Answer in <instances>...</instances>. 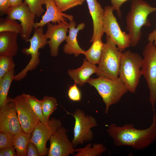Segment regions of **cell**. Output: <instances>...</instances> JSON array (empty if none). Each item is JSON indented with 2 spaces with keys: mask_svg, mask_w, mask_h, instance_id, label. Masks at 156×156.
Returning <instances> with one entry per match:
<instances>
[{
  "mask_svg": "<svg viewBox=\"0 0 156 156\" xmlns=\"http://www.w3.org/2000/svg\"><path fill=\"white\" fill-rule=\"evenodd\" d=\"M107 131L116 146H126L136 150L143 149L156 140L155 114L154 112L152 123L146 129H136L132 124H125L122 127L112 124Z\"/></svg>",
  "mask_w": 156,
  "mask_h": 156,
  "instance_id": "obj_1",
  "label": "cell"
},
{
  "mask_svg": "<svg viewBox=\"0 0 156 156\" xmlns=\"http://www.w3.org/2000/svg\"><path fill=\"white\" fill-rule=\"evenodd\" d=\"M156 11V7H153L143 0H132L130 10L126 17V30L131 40V46H136L142 36L143 26L150 27L149 15Z\"/></svg>",
  "mask_w": 156,
  "mask_h": 156,
  "instance_id": "obj_2",
  "label": "cell"
},
{
  "mask_svg": "<svg viewBox=\"0 0 156 156\" xmlns=\"http://www.w3.org/2000/svg\"><path fill=\"white\" fill-rule=\"evenodd\" d=\"M87 82L94 87L102 98L105 105V113L106 114L108 112L109 107L118 103L128 91L119 77L113 80L101 77L95 79L90 78Z\"/></svg>",
  "mask_w": 156,
  "mask_h": 156,
  "instance_id": "obj_3",
  "label": "cell"
},
{
  "mask_svg": "<svg viewBox=\"0 0 156 156\" xmlns=\"http://www.w3.org/2000/svg\"><path fill=\"white\" fill-rule=\"evenodd\" d=\"M143 58L138 53L129 50L122 52L119 77L128 91L135 93L142 75L141 70Z\"/></svg>",
  "mask_w": 156,
  "mask_h": 156,
  "instance_id": "obj_4",
  "label": "cell"
},
{
  "mask_svg": "<svg viewBox=\"0 0 156 156\" xmlns=\"http://www.w3.org/2000/svg\"><path fill=\"white\" fill-rule=\"evenodd\" d=\"M122 52L110 38L106 36L101 56L97 67V76L111 79L119 77V70Z\"/></svg>",
  "mask_w": 156,
  "mask_h": 156,
  "instance_id": "obj_5",
  "label": "cell"
},
{
  "mask_svg": "<svg viewBox=\"0 0 156 156\" xmlns=\"http://www.w3.org/2000/svg\"><path fill=\"white\" fill-rule=\"evenodd\" d=\"M142 54L141 70L149 90V100L154 111V106L156 102V45L153 42H148Z\"/></svg>",
  "mask_w": 156,
  "mask_h": 156,
  "instance_id": "obj_6",
  "label": "cell"
},
{
  "mask_svg": "<svg viewBox=\"0 0 156 156\" xmlns=\"http://www.w3.org/2000/svg\"><path fill=\"white\" fill-rule=\"evenodd\" d=\"M28 42L30 43L29 47L23 49L22 51L26 55H30L31 59L26 66L18 73L15 75L14 80L16 81H19L24 79L29 71L35 70L39 64L40 53L39 50L44 48L47 44V39L45 36L43 27H39L35 29L32 36L25 42Z\"/></svg>",
  "mask_w": 156,
  "mask_h": 156,
  "instance_id": "obj_7",
  "label": "cell"
},
{
  "mask_svg": "<svg viewBox=\"0 0 156 156\" xmlns=\"http://www.w3.org/2000/svg\"><path fill=\"white\" fill-rule=\"evenodd\" d=\"M104 10L103 31L116 45L118 50L122 52L131 46L130 37L128 33L121 30L114 15L112 6H105Z\"/></svg>",
  "mask_w": 156,
  "mask_h": 156,
  "instance_id": "obj_8",
  "label": "cell"
},
{
  "mask_svg": "<svg viewBox=\"0 0 156 156\" xmlns=\"http://www.w3.org/2000/svg\"><path fill=\"white\" fill-rule=\"evenodd\" d=\"M75 119L73 129L74 137L72 141L74 148L93 139V133L91 128L98 126L97 121L93 116L86 115L80 109H76L73 113L67 112Z\"/></svg>",
  "mask_w": 156,
  "mask_h": 156,
  "instance_id": "obj_9",
  "label": "cell"
},
{
  "mask_svg": "<svg viewBox=\"0 0 156 156\" xmlns=\"http://www.w3.org/2000/svg\"><path fill=\"white\" fill-rule=\"evenodd\" d=\"M62 126L60 120L52 118L47 124L40 121L35 127L31 141L36 146L40 156L47 155L49 149L46 147L47 142L55 131Z\"/></svg>",
  "mask_w": 156,
  "mask_h": 156,
  "instance_id": "obj_10",
  "label": "cell"
},
{
  "mask_svg": "<svg viewBox=\"0 0 156 156\" xmlns=\"http://www.w3.org/2000/svg\"><path fill=\"white\" fill-rule=\"evenodd\" d=\"M7 15V18L20 22L22 28L20 36L26 42L29 38L34 29L36 15L31 12L28 5L24 2L16 6L11 7Z\"/></svg>",
  "mask_w": 156,
  "mask_h": 156,
  "instance_id": "obj_11",
  "label": "cell"
},
{
  "mask_svg": "<svg viewBox=\"0 0 156 156\" xmlns=\"http://www.w3.org/2000/svg\"><path fill=\"white\" fill-rule=\"evenodd\" d=\"M0 109V131L15 135L23 131L13 99L8 97Z\"/></svg>",
  "mask_w": 156,
  "mask_h": 156,
  "instance_id": "obj_12",
  "label": "cell"
},
{
  "mask_svg": "<svg viewBox=\"0 0 156 156\" xmlns=\"http://www.w3.org/2000/svg\"><path fill=\"white\" fill-rule=\"evenodd\" d=\"M18 118L23 131L31 133L40 122L39 119L27 101L23 94L14 99Z\"/></svg>",
  "mask_w": 156,
  "mask_h": 156,
  "instance_id": "obj_13",
  "label": "cell"
},
{
  "mask_svg": "<svg viewBox=\"0 0 156 156\" xmlns=\"http://www.w3.org/2000/svg\"><path fill=\"white\" fill-rule=\"evenodd\" d=\"M68 130L62 126L58 128L50 138L48 156H68L73 155L75 149L68 138Z\"/></svg>",
  "mask_w": 156,
  "mask_h": 156,
  "instance_id": "obj_14",
  "label": "cell"
},
{
  "mask_svg": "<svg viewBox=\"0 0 156 156\" xmlns=\"http://www.w3.org/2000/svg\"><path fill=\"white\" fill-rule=\"evenodd\" d=\"M47 25V29L44 36L47 39H49L47 44L51 55L56 57L58 55L60 45L66 38L69 23L65 21L55 24L49 22Z\"/></svg>",
  "mask_w": 156,
  "mask_h": 156,
  "instance_id": "obj_15",
  "label": "cell"
},
{
  "mask_svg": "<svg viewBox=\"0 0 156 156\" xmlns=\"http://www.w3.org/2000/svg\"><path fill=\"white\" fill-rule=\"evenodd\" d=\"M46 10L45 14L42 16L41 20L39 22L35 23L34 29L39 27H44L48 23L51 22L57 23L61 22L70 21L73 20L72 15L62 12L58 9L54 0H44Z\"/></svg>",
  "mask_w": 156,
  "mask_h": 156,
  "instance_id": "obj_16",
  "label": "cell"
},
{
  "mask_svg": "<svg viewBox=\"0 0 156 156\" xmlns=\"http://www.w3.org/2000/svg\"><path fill=\"white\" fill-rule=\"evenodd\" d=\"M93 23V33L90 42H92L104 34L103 25L104 10L97 0H86Z\"/></svg>",
  "mask_w": 156,
  "mask_h": 156,
  "instance_id": "obj_17",
  "label": "cell"
},
{
  "mask_svg": "<svg viewBox=\"0 0 156 156\" xmlns=\"http://www.w3.org/2000/svg\"><path fill=\"white\" fill-rule=\"evenodd\" d=\"M69 23V35L65 40L66 43L63 47V51L66 54H73L77 57L80 54H83L85 51L79 46L77 38L79 31L83 29L85 25L82 23L75 28L76 23L73 20L70 21Z\"/></svg>",
  "mask_w": 156,
  "mask_h": 156,
  "instance_id": "obj_18",
  "label": "cell"
},
{
  "mask_svg": "<svg viewBox=\"0 0 156 156\" xmlns=\"http://www.w3.org/2000/svg\"><path fill=\"white\" fill-rule=\"evenodd\" d=\"M97 67L87 61L84 59L82 65L79 68L75 69H69L68 74L73 79L75 83L82 86L90 79L92 75L96 73Z\"/></svg>",
  "mask_w": 156,
  "mask_h": 156,
  "instance_id": "obj_19",
  "label": "cell"
},
{
  "mask_svg": "<svg viewBox=\"0 0 156 156\" xmlns=\"http://www.w3.org/2000/svg\"><path fill=\"white\" fill-rule=\"evenodd\" d=\"M18 33L12 31L0 32V55L13 57L17 53V38Z\"/></svg>",
  "mask_w": 156,
  "mask_h": 156,
  "instance_id": "obj_20",
  "label": "cell"
},
{
  "mask_svg": "<svg viewBox=\"0 0 156 156\" xmlns=\"http://www.w3.org/2000/svg\"><path fill=\"white\" fill-rule=\"evenodd\" d=\"M101 38L99 37L95 39L90 47L85 51L83 54L87 61L95 65L99 63L104 45Z\"/></svg>",
  "mask_w": 156,
  "mask_h": 156,
  "instance_id": "obj_21",
  "label": "cell"
},
{
  "mask_svg": "<svg viewBox=\"0 0 156 156\" xmlns=\"http://www.w3.org/2000/svg\"><path fill=\"white\" fill-rule=\"evenodd\" d=\"M32 134L26 133L21 131L14 135L13 146L17 156H27V148L31 141Z\"/></svg>",
  "mask_w": 156,
  "mask_h": 156,
  "instance_id": "obj_22",
  "label": "cell"
},
{
  "mask_svg": "<svg viewBox=\"0 0 156 156\" xmlns=\"http://www.w3.org/2000/svg\"><path fill=\"white\" fill-rule=\"evenodd\" d=\"M106 148L102 144H88L85 147L75 149V156H100L105 151Z\"/></svg>",
  "mask_w": 156,
  "mask_h": 156,
  "instance_id": "obj_23",
  "label": "cell"
},
{
  "mask_svg": "<svg viewBox=\"0 0 156 156\" xmlns=\"http://www.w3.org/2000/svg\"><path fill=\"white\" fill-rule=\"evenodd\" d=\"M14 69L6 74L0 79V108L8 98V94L11 84L14 79Z\"/></svg>",
  "mask_w": 156,
  "mask_h": 156,
  "instance_id": "obj_24",
  "label": "cell"
},
{
  "mask_svg": "<svg viewBox=\"0 0 156 156\" xmlns=\"http://www.w3.org/2000/svg\"><path fill=\"white\" fill-rule=\"evenodd\" d=\"M40 101L43 117L48 122L51 115L57 109L58 105L57 100L54 97L45 96Z\"/></svg>",
  "mask_w": 156,
  "mask_h": 156,
  "instance_id": "obj_25",
  "label": "cell"
},
{
  "mask_svg": "<svg viewBox=\"0 0 156 156\" xmlns=\"http://www.w3.org/2000/svg\"><path fill=\"white\" fill-rule=\"evenodd\" d=\"M27 101L31 108L38 117L40 121L44 124H47L42 114L41 101L38 99L35 96L23 93Z\"/></svg>",
  "mask_w": 156,
  "mask_h": 156,
  "instance_id": "obj_26",
  "label": "cell"
},
{
  "mask_svg": "<svg viewBox=\"0 0 156 156\" xmlns=\"http://www.w3.org/2000/svg\"><path fill=\"white\" fill-rule=\"evenodd\" d=\"M22 31L21 24L15 20L7 18H0V32L4 31H12L20 34Z\"/></svg>",
  "mask_w": 156,
  "mask_h": 156,
  "instance_id": "obj_27",
  "label": "cell"
},
{
  "mask_svg": "<svg viewBox=\"0 0 156 156\" xmlns=\"http://www.w3.org/2000/svg\"><path fill=\"white\" fill-rule=\"evenodd\" d=\"M13 57L0 55V79L11 70L14 68L15 64Z\"/></svg>",
  "mask_w": 156,
  "mask_h": 156,
  "instance_id": "obj_28",
  "label": "cell"
},
{
  "mask_svg": "<svg viewBox=\"0 0 156 156\" xmlns=\"http://www.w3.org/2000/svg\"><path fill=\"white\" fill-rule=\"evenodd\" d=\"M58 9L62 12L79 5H81L85 0H54Z\"/></svg>",
  "mask_w": 156,
  "mask_h": 156,
  "instance_id": "obj_29",
  "label": "cell"
},
{
  "mask_svg": "<svg viewBox=\"0 0 156 156\" xmlns=\"http://www.w3.org/2000/svg\"><path fill=\"white\" fill-rule=\"evenodd\" d=\"M24 2L29 6L31 12L40 17L44 12L42 7L44 4V0H24Z\"/></svg>",
  "mask_w": 156,
  "mask_h": 156,
  "instance_id": "obj_30",
  "label": "cell"
},
{
  "mask_svg": "<svg viewBox=\"0 0 156 156\" xmlns=\"http://www.w3.org/2000/svg\"><path fill=\"white\" fill-rule=\"evenodd\" d=\"M14 137L10 133L0 131V149L13 146Z\"/></svg>",
  "mask_w": 156,
  "mask_h": 156,
  "instance_id": "obj_31",
  "label": "cell"
},
{
  "mask_svg": "<svg viewBox=\"0 0 156 156\" xmlns=\"http://www.w3.org/2000/svg\"><path fill=\"white\" fill-rule=\"evenodd\" d=\"M77 84L75 83L74 85L70 86L68 92V95L69 99L75 102L80 101L82 97L81 92Z\"/></svg>",
  "mask_w": 156,
  "mask_h": 156,
  "instance_id": "obj_32",
  "label": "cell"
},
{
  "mask_svg": "<svg viewBox=\"0 0 156 156\" xmlns=\"http://www.w3.org/2000/svg\"><path fill=\"white\" fill-rule=\"evenodd\" d=\"M114 10H116L117 15L121 18L122 14L120 8L122 5L129 0H110Z\"/></svg>",
  "mask_w": 156,
  "mask_h": 156,
  "instance_id": "obj_33",
  "label": "cell"
},
{
  "mask_svg": "<svg viewBox=\"0 0 156 156\" xmlns=\"http://www.w3.org/2000/svg\"><path fill=\"white\" fill-rule=\"evenodd\" d=\"M11 8L10 0H0L1 16L7 14Z\"/></svg>",
  "mask_w": 156,
  "mask_h": 156,
  "instance_id": "obj_34",
  "label": "cell"
},
{
  "mask_svg": "<svg viewBox=\"0 0 156 156\" xmlns=\"http://www.w3.org/2000/svg\"><path fill=\"white\" fill-rule=\"evenodd\" d=\"M27 156H40L36 146L30 141L29 143L27 148Z\"/></svg>",
  "mask_w": 156,
  "mask_h": 156,
  "instance_id": "obj_35",
  "label": "cell"
},
{
  "mask_svg": "<svg viewBox=\"0 0 156 156\" xmlns=\"http://www.w3.org/2000/svg\"><path fill=\"white\" fill-rule=\"evenodd\" d=\"M15 148L12 146L0 149V156H16L17 154Z\"/></svg>",
  "mask_w": 156,
  "mask_h": 156,
  "instance_id": "obj_36",
  "label": "cell"
},
{
  "mask_svg": "<svg viewBox=\"0 0 156 156\" xmlns=\"http://www.w3.org/2000/svg\"><path fill=\"white\" fill-rule=\"evenodd\" d=\"M148 40V42H153L156 45V27L155 29L149 34Z\"/></svg>",
  "mask_w": 156,
  "mask_h": 156,
  "instance_id": "obj_37",
  "label": "cell"
},
{
  "mask_svg": "<svg viewBox=\"0 0 156 156\" xmlns=\"http://www.w3.org/2000/svg\"><path fill=\"white\" fill-rule=\"evenodd\" d=\"M11 8L16 6L22 2V0H10Z\"/></svg>",
  "mask_w": 156,
  "mask_h": 156,
  "instance_id": "obj_38",
  "label": "cell"
}]
</instances>
